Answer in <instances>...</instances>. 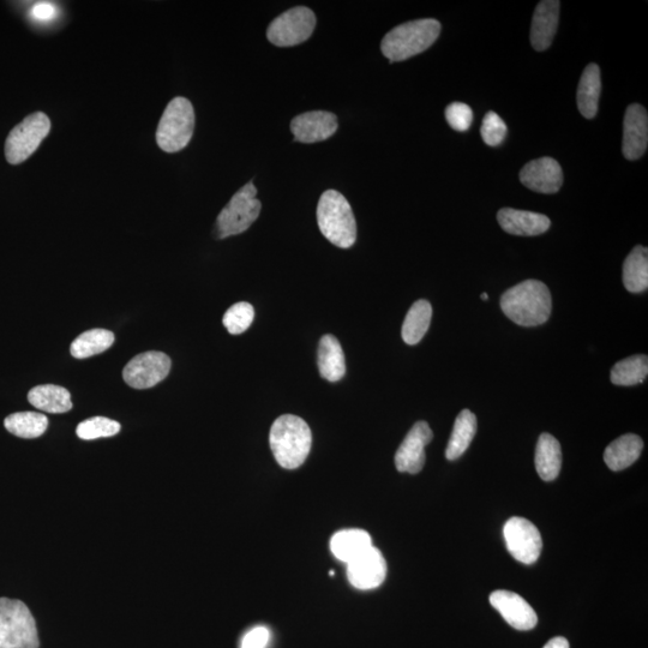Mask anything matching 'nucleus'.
<instances>
[{"label": "nucleus", "instance_id": "nucleus-1", "mask_svg": "<svg viewBox=\"0 0 648 648\" xmlns=\"http://www.w3.org/2000/svg\"><path fill=\"white\" fill-rule=\"evenodd\" d=\"M501 309L509 320L522 327H537L549 320L552 299L548 286L526 280L509 288L501 298Z\"/></svg>", "mask_w": 648, "mask_h": 648}, {"label": "nucleus", "instance_id": "nucleus-2", "mask_svg": "<svg viewBox=\"0 0 648 648\" xmlns=\"http://www.w3.org/2000/svg\"><path fill=\"white\" fill-rule=\"evenodd\" d=\"M269 443L276 462L286 470H296L310 453L311 430L302 418L285 414L270 429Z\"/></svg>", "mask_w": 648, "mask_h": 648}, {"label": "nucleus", "instance_id": "nucleus-3", "mask_svg": "<svg viewBox=\"0 0 648 648\" xmlns=\"http://www.w3.org/2000/svg\"><path fill=\"white\" fill-rule=\"evenodd\" d=\"M440 33L441 23L434 18L400 24L384 36L383 56L392 63L417 56L434 45Z\"/></svg>", "mask_w": 648, "mask_h": 648}, {"label": "nucleus", "instance_id": "nucleus-4", "mask_svg": "<svg viewBox=\"0 0 648 648\" xmlns=\"http://www.w3.org/2000/svg\"><path fill=\"white\" fill-rule=\"evenodd\" d=\"M317 222L323 236L338 248L348 249L356 243V219L350 203L340 192H324L318 202Z\"/></svg>", "mask_w": 648, "mask_h": 648}, {"label": "nucleus", "instance_id": "nucleus-5", "mask_svg": "<svg viewBox=\"0 0 648 648\" xmlns=\"http://www.w3.org/2000/svg\"><path fill=\"white\" fill-rule=\"evenodd\" d=\"M38 629L28 606L0 598V648H39Z\"/></svg>", "mask_w": 648, "mask_h": 648}, {"label": "nucleus", "instance_id": "nucleus-6", "mask_svg": "<svg viewBox=\"0 0 648 648\" xmlns=\"http://www.w3.org/2000/svg\"><path fill=\"white\" fill-rule=\"evenodd\" d=\"M195 129V112L191 102L185 98L173 99L162 114L156 143L166 153H177L191 141Z\"/></svg>", "mask_w": 648, "mask_h": 648}, {"label": "nucleus", "instance_id": "nucleus-7", "mask_svg": "<svg viewBox=\"0 0 648 648\" xmlns=\"http://www.w3.org/2000/svg\"><path fill=\"white\" fill-rule=\"evenodd\" d=\"M256 196V186L250 182L231 198L216 219L214 232L216 238L237 236L249 230L261 213V202Z\"/></svg>", "mask_w": 648, "mask_h": 648}, {"label": "nucleus", "instance_id": "nucleus-8", "mask_svg": "<svg viewBox=\"0 0 648 648\" xmlns=\"http://www.w3.org/2000/svg\"><path fill=\"white\" fill-rule=\"evenodd\" d=\"M51 131V120L44 112H35L11 130L5 142V158L11 165L22 164L36 152Z\"/></svg>", "mask_w": 648, "mask_h": 648}, {"label": "nucleus", "instance_id": "nucleus-9", "mask_svg": "<svg viewBox=\"0 0 648 648\" xmlns=\"http://www.w3.org/2000/svg\"><path fill=\"white\" fill-rule=\"evenodd\" d=\"M316 27V16L311 9L297 6L276 17L269 24L267 38L278 47H291L308 40Z\"/></svg>", "mask_w": 648, "mask_h": 648}, {"label": "nucleus", "instance_id": "nucleus-10", "mask_svg": "<svg viewBox=\"0 0 648 648\" xmlns=\"http://www.w3.org/2000/svg\"><path fill=\"white\" fill-rule=\"evenodd\" d=\"M171 365V359L165 353L144 352L132 358L125 366L123 378L131 388H152L170 374Z\"/></svg>", "mask_w": 648, "mask_h": 648}, {"label": "nucleus", "instance_id": "nucleus-11", "mask_svg": "<svg viewBox=\"0 0 648 648\" xmlns=\"http://www.w3.org/2000/svg\"><path fill=\"white\" fill-rule=\"evenodd\" d=\"M503 536L507 549L516 561L524 564L537 562L543 548L538 528L524 518L509 519L504 525Z\"/></svg>", "mask_w": 648, "mask_h": 648}, {"label": "nucleus", "instance_id": "nucleus-12", "mask_svg": "<svg viewBox=\"0 0 648 648\" xmlns=\"http://www.w3.org/2000/svg\"><path fill=\"white\" fill-rule=\"evenodd\" d=\"M432 430L426 422H418L408 432L395 454L396 470L417 474L425 465V447L432 441Z\"/></svg>", "mask_w": 648, "mask_h": 648}, {"label": "nucleus", "instance_id": "nucleus-13", "mask_svg": "<svg viewBox=\"0 0 648 648\" xmlns=\"http://www.w3.org/2000/svg\"><path fill=\"white\" fill-rule=\"evenodd\" d=\"M347 576L358 590H372L383 584L387 576V563L382 552L372 546L364 554L347 564Z\"/></svg>", "mask_w": 648, "mask_h": 648}, {"label": "nucleus", "instance_id": "nucleus-14", "mask_svg": "<svg viewBox=\"0 0 648 648\" xmlns=\"http://www.w3.org/2000/svg\"><path fill=\"white\" fill-rule=\"evenodd\" d=\"M520 180L539 194H556L563 184V172L555 159L545 156L528 162L520 172Z\"/></svg>", "mask_w": 648, "mask_h": 648}, {"label": "nucleus", "instance_id": "nucleus-15", "mask_svg": "<svg viewBox=\"0 0 648 648\" xmlns=\"http://www.w3.org/2000/svg\"><path fill=\"white\" fill-rule=\"evenodd\" d=\"M490 604L504 620L515 629L531 630L537 626L538 616L524 598L514 592L495 591L490 594Z\"/></svg>", "mask_w": 648, "mask_h": 648}, {"label": "nucleus", "instance_id": "nucleus-16", "mask_svg": "<svg viewBox=\"0 0 648 648\" xmlns=\"http://www.w3.org/2000/svg\"><path fill=\"white\" fill-rule=\"evenodd\" d=\"M647 146V111L639 104L630 105L623 120L622 153L624 158L630 161L640 159L646 153Z\"/></svg>", "mask_w": 648, "mask_h": 648}, {"label": "nucleus", "instance_id": "nucleus-17", "mask_svg": "<svg viewBox=\"0 0 648 648\" xmlns=\"http://www.w3.org/2000/svg\"><path fill=\"white\" fill-rule=\"evenodd\" d=\"M338 130V118L327 111H312L300 114L291 123L296 141L316 143L328 140Z\"/></svg>", "mask_w": 648, "mask_h": 648}, {"label": "nucleus", "instance_id": "nucleus-18", "mask_svg": "<svg viewBox=\"0 0 648 648\" xmlns=\"http://www.w3.org/2000/svg\"><path fill=\"white\" fill-rule=\"evenodd\" d=\"M498 224L513 236L534 237L549 231L548 216L513 208H503L497 213Z\"/></svg>", "mask_w": 648, "mask_h": 648}, {"label": "nucleus", "instance_id": "nucleus-19", "mask_svg": "<svg viewBox=\"0 0 648 648\" xmlns=\"http://www.w3.org/2000/svg\"><path fill=\"white\" fill-rule=\"evenodd\" d=\"M561 3L558 0H543L534 11L531 27V44L534 50H548L554 41L560 18Z\"/></svg>", "mask_w": 648, "mask_h": 648}, {"label": "nucleus", "instance_id": "nucleus-20", "mask_svg": "<svg viewBox=\"0 0 648 648\" xmlns=\"http://www.w3.org/2000/svg\"><path fill=\"white\" fill-rule=\"evenodd\" d=\"M317 365L320 374L329 382H338L346 374L345 354L334 335H324L318 346Z\"/></svg>", "mask_w": 648, "mask_h": 648}, {"label": "nucleus", "instance_id": "nucleus-21", "mask_svg": "<svg viewBox=\"0 0 648 648\" xmlns=\"http://www.w3.org/2000/svg\"><path fill=\"white\" fill-rule=\"evenodd\" d=\"M644 442L638 435L628 434L618 437L605 449L604 461L611 471L626 470L640 458Z\"/></svg>", "mask_w": 648, "mask_h": 648}, {"label": "nucleus", "instance_id": "nucleus-22", "mask_svg": "<svg viewBox=\"0 0 648 648\" xmlns=\"http://www.w3.org/2000/svg\"><path fill=\"white\" fill-rule=\"evenodd\" d=\"M600 92H602V76H600L599 66L592 63L582 72L578 88L579 111L586 119L597 116Z\"/></svg>", "mask_w": 648, "mask_h": 648}, {"label": "nucleus", "instance_id": "nucleus-23", "mask_svg": "<svg viewBox=\"0 0 648 648\" xmlns=\"http://www.w3.org/2000/svg\"><path fill=\"white\" fill-rule=\"evenodd\" d=\"M372 548L370 534L363 530H344L335 533L330 540V549L338 560L350 563Z\"/></svg>", "mask_w": 648, "mask_h": 648}, {"label": "nucleus", "instance_id": "nucleus-24", "mask_svg": "<svg viewBox=\"0 0 648 648\" xmlns=\"http://www.w3.org/2000/svg\"><path fill=\"white\" fill-rule=\"evenodd\" d=\"M562 467L561 444L550 434L539 437L536 449V470L545 482H552L558 477Z\"/></svg>", "mask_w": 648, "mask_h": 648}, {"label": "nucleus", "instance_id": "nucleus-25", "mask_svg": "<svg viewBox=\"0 0 648 648\" xmlns=\"http://www.w3.org/2000/svg\"><path fill=\"white\" fill-rule=\"evenodd\" d=\"M28 400L30 405L48 413H65L72 408L69 390L54 384L34 387L28 393Z\"/></svg>", "mask_w": 648, "mask_h": 648}, {"label": "nucleus", "instance_id": "nucleus-26", "mask_svg": "<svg viewBox=\"0 0 648 648\" xmlns=\"http://www.w3.org/2000/svg\"><path fill=\"white\" fill-rule=\"evenodd\" d=\"M623 284L629 292L641 293L648 288V250L638 245L623 263Z\"/></svg>", "mask_w": 648, "mask_h": 648}, {"label": "nucleus", "instance_id": "nucleus-27", "mask_svg": "<svg viewBox=\"0 0 648 648\" xmlns=\"http://www.w3.org/2000/svg\"><path fill=\"white\" fill-rule=\"evenodd\" d=\"M432 318V306L428 300H418L408 310L401 336L407 345H417L428 333Z\"/></svg>", "mask_w": 648, "mask_h": 648}, {"label": "nucleus", "instance_id": "nucleus-28", "mask_svg": "<svg viewBox=\"0 0 648 648\" xmlns=\"http://www.w3.org/2000/svg\"><path fill=\"white\" fill-rule=\"evenodd\" d=\"M477 432V417L470 410L461 411L455 420L452 436L448 442L446 458L450 461L459 459L473 441Z\"/></svg>", "mask_w": 648, "mask_h": 648}, {"label": "nucleus", "instance_id": "nucleus-29", "mask_svg": "<svg viewBox=\"0 0 648 648\" xmlns=\"http://www.w3.org/2000/svg\"><path fill=\"white\" fill-rule=\"evenodd\" d=\"M114 335L110 330L92 329L82 333L72 342L71 356L77 359H86L105 352L113 345Z\"/></svg>", "mask_w": 648, "mask_h": 648}, {"label": "nucleus", "instance_id": "nucleus-30", "mask_svg": "<svg viewBox=\"0 0 648 648\" xmlns=\"http://www.w3.org/2000/svg\"><path fill=\"white\" fill-rule=\"evenodd\" d=\"M5 429L10 434L21 438H38L45 434L48 419L45 414L36 412H18L4 420Z\"/></svg>", "mask_w": 648, "mask_h": 648}, {"label": "nucleus", "instance_id": "nucleus-31", "mask_svg": "<svg viewBox=\"0 0 648 648\" xmlns=\"http://www.w3.org/2000/svg\"><path fill=\"white\" fill-rule=\"evenodd\" d=\"M648 358L645 354L629 357L618 362L611 370V382L615 386H635L646 380Z\"/></svg>", "mask_w": 648, "mask_h": 648}, {"label": "nucleus", "instance_id": "nucleus-32", "mask_svg": "<svg viewBox=\"0 0 648 648\" xmlns=\"http://www.w3.org/2000/svg\"><path fill=\"white\" fill-rule=\"evenodd\" d=\"M254 318V306L246 302H240L232 305L231 308L226 311L222 323H224L228 333L239 335L243 334L250 328L251 323L254 322Z\"/></svg>", "mask_w": 648, "mask_h": 648}, {"label": "nucleus", "instance_id": "nucleus-33", "mask_svg": "<svg viewBox=\"0 0 648 648\" xmlns=\"http://www.w3.org/2000/svg\"><path fill=\"white\" fill-rule=\"evenodd\" d=\"M120 431V424L116 420L105 417H94L84 420L77 426L76 434L82 440L90 441L96 438L112 437Z\"/></svg>", "mask_w": 648, "mask_h": 648}, {"label": "nucleus", "instance_id": "nucleus-34", "mask_svg": "<svg viewBox=\"0 0 648 648\" xmlns=\"http://www.w3.org/2000/svg\"><path fill=\"white\" fill-rule=\"evenodd\" d=\"M508 128L502 118L495 112H488L483 119L482 129L480 135L483 140L490 147H497L506 140Z\"/></svg>", "mask_w": 648, "mask_h": 648}, {"label": "nucleus", "instance_id": "nucleus-35", "mask_svg": "<svg viewBox=\"0 0 648 648\" xmlns=\"http://www.w3.org/2000/svg\"><path fill=\"white\" fill-rule=\"evenodd\" d=\"M446 119L455 131L465 132L471 128L473 111L462 102H453L446 108Z\"/></svg>", "mask_w": 648, "mask_h": 648}, {"label": "nucleus", "instance_id": "nucleus-36", "mask_svg": "<svg viewBox=\"0 0 648 648\" xmlns=\"http://www.w3.org/2000/svg\"><path fill=\"white\" fill-rule=\"evenodd\" d=\"M268 640V629L264 627H258L252 629L251 632L245 635V638L242 642V648H266Z\"/></svg>", "mask_w": 648, "mask_h": 648}, {"label": "nucleus", "instance_id": "nucleus-37", "mask_svg": "<svg viewBox=\"0 0 648 648\" xmlns=\"http://www.w3.org/2000/svg\"><path fill=\"white\" fill-rule=\"evenodd\" d=\"M57 15L56 6L50 3H39L33 6L32 16L40 22L52 21Z\"/></svg>", "mask_w": 648, "mask_h": 648}, {"label": "nucleus", "instance_id": "nucleus-38", "mask_svg": "<svg viewBox=\"0 0 648 648\" xmlns=\"http://www.w3.org/2000/svg\"><path fill=\"white\" fill-rule=\"evenodd\" d=\"M543 648H569V642L566 638L562 636H557V638L551 639L546 642Z\"/></svg>", "mask_w": 648, "mask_h": 648}, {"label": "nucleus", "instance_id": "nucleus-39", "mask_svg": "<svg viewBox=\"0 0 648 648\" xmlns=\"http://www.w3.org/2000/svg\"><path fill=\"white\" fill-rule=\"evenodd\" d=\"M480 298H482L483 300H488V299H489V296H488V294H486V293L484 292V293L480 294Z\"/></svg>", "mask_w": 648, "mask_h": 648}]
</instances>
